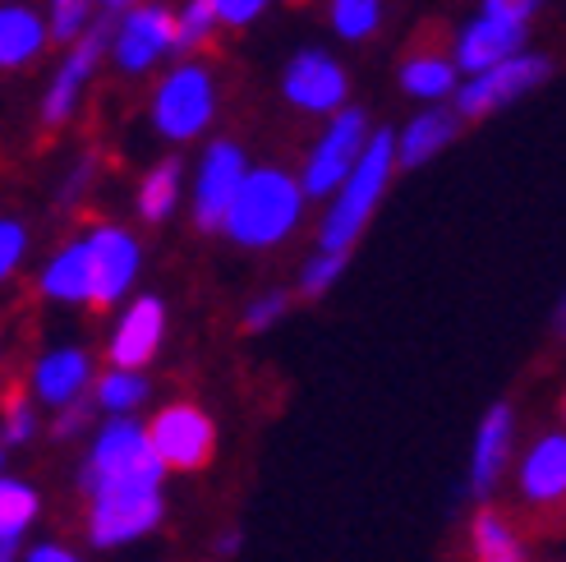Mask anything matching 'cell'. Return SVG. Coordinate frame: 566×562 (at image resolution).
Instances as JSON below:
<instances>
[{"instance_id": "obj_27", "label": "cell", "mask_w": 566, "mask_h": 562, "mask_svg": "<svg viewBox=\"0 0 566 562\" xmlns=\"http://www.w3.org/2000/svg\"><path fill=\"white\" fill-rule=\"evenodd\" d=\"M42 429V415H38V402L28 397V392H19V397L6 402V410H0V443L6 447H28L38 438Z\"/></svg>"}, {"instance_id": "obj_36", "label": "cell", "mask_w": 566, "mask_h": 562, "mask_svg": "<svg viewBox=\"0 0 566 562\" xmlns=\"http://www.w3.org/2000/svg\"><path fill=\"white\" fill-rule=\"evenodd\" d=\"M19 562H83L74 549H65V544H33V549H23L19 553Z\"/></svg>"}, {"instance_id": "obj_29", "label": "cell", "mask_w": 566, "mask_h": 562, "mask_svg": "<svg viewBox=\"0 0 566 562\" xmlns=\"http://www.w3.org/2000/svg\"><path fill=\"white\" fill-rule=\"evenodd\" d=\"M212 23H217V6H212V0H189V10L176 19V42H171V51H193L198 42L212 33Z\"/></svg>"}, {"instance_id": "obj_33", "label": "cell", "mask_w": 566, "mask_h": 562, "mask_svg": "<svg viewBox=\"0 0 566 562\" xmlns=\"http://www.w3.org/2000/svg\"><path fill=\"white\" fill-rule=\"evenodd\" d=\"M97 406H93V397H74V402H65V406H55V419H51V438H74V434H83V425H88V415H93Z\"/></svg>"}, {"instance_id": "obj_31", "label": "cell", "mask_w": 566, "mask_h": 562, "mask_svg": "<svg viewBox=\"0 0 566 562\" xmlns=\"http://www.w3.org/2000/svg\"><path fill=\"white\" fill-rule=\"evenodd\" d=\"M28 254V227L19 217H0V281H10Z\"/></svg>"}, {"instance_id": "obj_41", "label": "cell", "mask_w": 566, "mask_h": 562, "mask_svg": "<svg viewBox=\"0 0 566 562\" xmlns=\"http://www.w3.org/2000/svg\"><path fill=\"white\" fill-rule=\"evenodd\" d=\"M6 452H10V447H6V443H0V470H6Z\"/></svg>"}, {"instance_id": "obj_34", "label": "cell", "mask_w": 566, "mask_h": 562, "mask_svg": "<svg viewBox=\"0 0 566 562\" xmlns=\"http://www.w3.org/2000/svg\"><path fill=\"white\" fill-rule=\"evenodd\" d=\"M281 309H286V295H263V300H253L249 314H244V327H249V332H263L268 323L281 319Z\"/></svg>"}, {"instance_id": "obj_5", "label": "cell", "mask_w": 566, "mask_h": 562, "mask_svg": "<svg viewBox=\"0 0 566 562\" xmlns=\"http://www.w3.org/2000/svg\"><path fill=\"white\" fill-rule=\"evenodd\" d=\"M212 106H217V89H212V74L203 65H180L176 74L161 79V89L153 97V125L185 144V138L203 134L212 121Z\"/></svg>"}, {"instance_id": "obj_3", "label": "cell", "mask_w": 566, "mask_h": 562, "mask_svg": "<svg viewBox=\"0 0 566 562\" xmlns=\"http://www.w3.org/2000/svg\"><path fill=\"white\" fill-rule=\"evenodd\" d=\"M391 157H396V138L382 129L374 138H364V148L350 166V176L342 180V199L336 208L327 212L323 221V249H350V240L364 231V221H369L374 204L382 199L387 189V176H391Z\"/></svg>"}, {"instance_id": "obj_2", "label": "cell", "mask_w": 566, "mask_h": 562, "mask_svg": "<svg viewBox=\"0 0 566 562\" xmlns=\"http://www.w3.org/2000/svg\"><path fill=\"white\" fill-rule=\"evenodd\" d=\"M300 204H304V189L286 171H272V166L268 171H244L231 208L221 217V231L235 244H253V249L276 244L300 221Z\"/></svg>"}, {"instance_id": "obj_10", "label": "cell", "mask_w": 566, "mask_h": 562, "mask_svg": "<svg viewBox=\"0 0 566 562\" xmlns=\"http://www.w3.org/2000/svg\"><path fill=\"white\" fill-rule=\"evenodd\" d=\"M88 387H93V355L83 346H51L28 370V397L51 410L74 397H88Z\"/></svg>"}, {"instance_id": "obj_35", "label": "cell", "mask_w": 566, "mask_h": 562, "mask_svg": "<svg viewBox=\"0 0 566 562\" xmlns=\"http://www.w3.org/2000/svg\"><path fill=\"white\" fill-rule=\"evenodd\" d=\"M212 6H217V19L221 23H249V19H259L263 14V6H268V0H212Z\"/></svg>"}, {"instance_id": "obj_38", "label": "cell", "mask_w": 566, "mask_h": 562, "mask_svg": "<svg viewBox=\"0 0 566 562\" xmlns=\"http://www.w3.org/2000/svg\"><path fill=\"white\" fill-rule=\"evenodd\" d=\"M23 553V540H0V562H19Z\"/></svg>"}, {"instance_id": "obj_11", "label": "cell", "mask_w": 566, "mask_h": 562, "mask_svg": "<svg viewBox=\"0 0 566 562\" xmlns=\"http://www.w3.org/2000/svg\"><path fill=\"white\" fill-rule=\"evenodd\" d=\"M244 180V153L235 144H212L203 166H198V185H193V221L198 231H221V217L231 208L235 189Z\"/></svg>"}, {"instance_id": "obj_42", "label": "cell", "mask_w": 566, "mask_h": 562, "mask_svg": "<svg viewBox=\"0 0 566 562\" xmlns=\"http://www.w3.org/2000/svg\"><path fill=\"white\" fill-rule=\"evenodd\" d=\"M562 332H566V309H562Z\"/></svg>"}, {"instance_id": "obj_16", "label": "cell", "mask_w": 566, "mask_h": 562, "mask_svg": "<svg viewBox=\"0 0 566 562\" xmlns=\"http://www.w3.org/2000/svg\"><path fill=\"white\" fill-rule=\"evenodd\" d=\"M38 287L55 304H93V259L88 240H70L46 259Z\"/></svg>"}, {"instance_id": "obj_26", "label": "cell", "mask_w": 566, "mask_h": 562, "mask_svg": "<svg viewBox=\"0 0 566 562\" xmlns=\"http://www.w3.org/2000/svg\"><path fill=\"white\" fill-rule=\"evenodd\" d=\"M474 553H479V562H521L516 535L493 512H479L474 517Z\"/></svg>"}, {"instance_id": "obj_19", "label": "cell", "mask_w": 566, "mask_h": 562, "mask_svg": "<svg viewBox=\"0 0 566 562\" xmlns=\"http://www.w3.org/2000/svg\"><path fill=\"white\" fill-rule=\"evenodd\" d=\"M46 42V23L38 10L6 6L0 10V70H19L28 65Z\"/></svg>"}, {"instance_id": "obj_37", "label": "cell", "mask_w": 566, "mask_h": 562, "mask_svg": "<svg viewBox=\"0 0 566 562\" xmlns=\"http://www.w3.org/2000/svg\"><path fill=\"white\" fill-rule=\"evenodd\" d=\"M534 10H539V0H489V10H484V14H497V19L525 23Z\"/></svg>"}, {"instance_id": "obj_32", "label": "cell", "mask_w": 566, "mask_h": 562, "mask_svg": "<svg viewBox=\"0 0 566 562\" xmlns=\"http://www.w3.org/2000/svg\"><path fill=\"white\" fill-rule=\"evenodd\" d=\"M342 268H346V249H327L323 259H314V263L304 268L300 291H304V295H323V291L332 287V281H336V272H342Z\"/></svg>"}, {"instance_id": "obj_15", "label": "cell", "mask_w": 566, "mask_h": 562, "mask_svg": "<svg viewBox=\"0 0 566 562\" xmlns=\"http://www.w3.org/2000/svg\"><path fill=\"white\" fill-rule=\"evenodd\" d=\"M286 97L300 111H336L346 102V74L323 51H304L286 70Z\"/></svg>"}, {"instance_id": "obj_13", "label": "cell", "mask_w": 566, "mask_h": 562, "mask_svg": "<svg viewBox=\"0 0 566 562\" xmlns=\"http://www.w3.org/2000/svg\"><path fill=\"white\" fill-rule=\"evenodd\" d=\"M359 148H364V116H359V111H346V116L332 121V129L323 134V144L314 148V157H308L300 189L304 194H332L336 185L350 176Z\"/></svg>"}, {"instance_id": "obj_9", "label": "cell", "mask_w": 566, "mask_h": 562, "mask_svg": "<svg viewBox=\"0 0 566 562\" xmlns=\"http://www.w3.org/2000/svg\"><path fill=\"white\" fill-rule=\"evenodd\" d=\"M88 259H93V309H111L116 300H125V291L138 277V240L120 227H93L88 236Z\"/></svg>"}, {"instance_id": "obj_22", "label": "cell", "mask_w": 566, "mask_h": 562, "mask_svg": "<svg viewBox=\"0 0 566 562\" xmlns=\"http://www.w3.org/2000/svg\"><path fill=\"white\" fill-rule=\"evenodd\" d=\"M144 402H148L144 370H116V364H111V374L93 378V406L106 415H134Z\"/></svg>"}, {"instance_id": "obj_21", "label": "cell", "mask_w": 566, "mask_h": 562, "mask_svg": "<svg viewBox=\"0 0 566 562\" xmlns=\"http://www.w3.org/2000/svg\"><path fill=\"white\" fill-rule=\"evenodd\" d=\"M42 512V493L0 470V540H23Z\"/></svg>"}, {"instance_id": "obj_39", "label": "cell", "mask_w": 566, "mask_h": 562, "mask_svg": "<svg viewBox=\"0 0 566 562\" xmlns=\"http://www.w3.org/2000/svg\"><path fill=\"white\" fill-rule=\"evenodd\" d=\"M129 6H134V0H97V10H102V14H116V19H120Z\"/></svg>"}, {"instance_id": "obj_28", "label": "cell", "mask_w": 566, "mask_h": 562, "mask_svg": "<svg viewBox=\"0 0 566 562\" xmlns=\"http://www.w3.org/2000/svg\"><path fill=\"white\" fill-rule=\"evenodd\" d=\"M93 6H97V0H51L46 38H55V42H74V38L83 33V28H88Z\"/></svg>"}, {"instance_id": "obj_4", "label": "cell", "mask_w": 566, "mask_h": 562, "mask_svg": "<svg viewBox=\"0 0 566 562\" xmlns=\"http://www.w3.org/2000/svg\"><path fill=\"white\" fill-rule=\"evenodd\" d=\"M161 489H111L88 493V540L93 549H120L161 525Z\"/></svg>"}, {"instance_id": "obj_7", "label": "cell", "mask_w": 566, "mask_h": 562, "mask_svg": "<svg viewBox=\"0 0 566 562\" xmlns=\"http://www.w3.org/2000/svg\"><path fill=\"white\" fill-rule=\"evenodd\" d=\"M111 33H116V14H97V19L74 38V46H70V55H65V65L55 70L51 89H46V97H42V125H65V121L74 116L83 83L93 79L97 61H102V51L111 46Z\"/></svg>"}, {"instance_id": "obj_14", "label": "cell", "mask_w": 566, "mask_h": 562, "mask_svg": "<svg viewBox=\"0 0 566 562\" xmlns=\"http://www.w3.org/2000/svg\"><path fill=\"white\" fill-rule=\"evenodd\" d=\"M161 336H166V304L157 295H138L120 314L116 332H111L106 355L116 370H144V364L157 355Z\"/></svg>"}, {"instance_id": "obj_40", "label": "cell", "mask_w": 566, "mask_h": 562, "mask_svg": "<svg viewBox=\"0 0 566 562\" xmlns=\"http://www.w3.org/2000/svg\"><path fill=\"white\" fill-rule=\"evenodd\" d=\"M217 549H221V553H235V549H240V535H226Z\"/></svg>"}, {"instance_id": "obj_18", "label": "cell", "mask_w": 566, "mask_h": 562, "mask_svg": "<svg viewBox=\"0 0 566 562\" xmlns=\"http://www.w3.org/2000/svg\"><path fill=\"white\" fill-rule=\"evenodd\" d=\"M521 489L530 502H562L566 498V438L553 434L525 457Z\"/></svg>"}, {"instance_id": "obj_8", "label": "cell", "mask_w": 566, "mask_h": 562, "mask_svg": "<svg viewBox=\"0 0 566 562\" xmlns=\"http://www.w3.org/2000/svg\"><path fill=\"white\" fill-rule=\"evenodd\" d=\"M548 79V61L544 55H506V61L489 65V70H479L465 89L457 93V106H461V116H489V111L506 106L512 97L530 93L534 83H544Z\"/></svg>"}, {"instance_id": "obj_1", "label": "cell", "mask_w": 566, "mask_h": 562, "mask_svg": "<svg viewBox=\"0 0 566 562\" xmlns=\"http://www.w3.org/2000/svg\"><path fill=\"white\" fill-rule=\"evenodd\" d=\"M166 466L157 461L148 429L134 425L129 415H111L97 429L88 461L78 470L83 493H111V489H161Z\"/></svg>"}, {"instance_id": "obj_6", "label": "cell", "mask_w": 566, "mask_h": 562, "mask_svg": "<svg viewBox=\"0 0 566 562\" xmlns=\"http://www.w3.org/2000/svg\"><path fill=\"white\" fill-rule=\"evenodd\" d=\"M148 443L166 470H203L217 452V429H212L208 410L176 402V406L157 410V419L148 425Z\"/></svg>"}, {"instance_id": "obj_25", "label": "cell", "mask_w": 566, "mask_h": 562, "mask_svg": "<svg viewBox=\"0 0 566 562\" xmlns=\"http://www.w3.org/2000/svg\"><path fill=\"white\" fill-rule=\"evenodd\" d=\"M401 83L415 97H442V93H451V83H457V65H451L447 55H410L401 70Z\"/></svg>"}, {"instance_id": "obj_12", "label": "cell", "mask_w": 566, "mask_h": 562, "mask_svg": "<svg viewBox=\"0 0 566 562\" xmlns=\"http://www.w3.org/2000/svg\"><path fill=\"white\" fill-rule=\"evenodd\" d=\"M176 42V19L161 6H144L129 10L125 19H116V33H111V46H116V65L125 74H144L153 61H161Z\"/></svg>"}, {"instance_id": "obj_30", "label": "cell", "mask_w": 566, "mask_h": 562, "mask_svg": "<svg viewBox=\"0 0 566 562\" xmlns=\"http://www.w3.org/2000/svg\"><path fill=\"white\" fill-rule=\"evenodd\" d=\"M332 23H336V33H346V38H369L378 28V0H336Z\"/></svg>"}, {"instance_id": "obj_23", "label": "cell", "mask_w": 566, "mask_h": 562, "mask_svg": "<svg viewBox=\"0 0 566 562\" xmlns=\"http://www.w3.org/2000/svg\"><path fill=\"white\" fill-rule=\"evenodd\" d=\"M451 138H457V116H451V111H423L401 138V166L429 162L438 148L451 144Z\"/></svg>"}, {"instance_id": "obj_17", "label": "cell", "mask_w": 566, "mask_h": 562, "mask_svg": "<svg viewBox=\"0 0 566 562\" xmlns=\"http://www.w3.org/2000/svg\"><path fill=\"white\" fill-rule=\"evenodd\" d=\"M521 38H525V23L484 14V19L470 23L465 33H461V42H457V65L470 70V74H479V70L506 61V55H516V51H521Z\"/></svg>"}, {"instance_id": "obj_24", "label": "cell", "mask_w": 566, "mask_h": 562, "mask_svg": "<svg viewBox=\"0 0 566 562\" xmlns=\"http://www.w3.org/2000/svg\"><path fill=\"white\" fill-rule=\"evenodd\" d=\"M176 199H180V162L166 157L144 176V185H138V217L144 221H166L171 208H176Z\"/></svg>"}, {"instance_id": "obj_20", "label": "cell", "mask_w": 566, "mask_h": 562, "mask_svg": "<svg viewBox=\"0 0 566 562\" xmlns=\"http://www.w3.org/2000/svg\"><path fill=\"white\" fill-rule=\"evenodd\" d=\"M506 447H512V410L493 406L484 415V429H479V447H474V466H470V489L474 493H489L497 470L506 461Z\"/></svg>"}]
</instances>
